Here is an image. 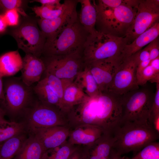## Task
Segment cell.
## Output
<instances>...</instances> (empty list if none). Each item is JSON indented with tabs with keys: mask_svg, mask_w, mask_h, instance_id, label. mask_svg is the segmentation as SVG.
Wrapping results in <instances>:
<instances>
[{
	"mask_svg": "<svg viewBox=\"0 0 159 159\" xmlns=\"http://www.w3.org/2000/svg\"><path fill=\"white\" fill-rule=\"evenodd\" d=\"M69 0H65L59 6L42 5L32 8L37 16L42 19H50L61 15L66 9Z\"/></svg>",
	"mask_w": 159,
	"mask_h": 159,
	"instance_id": "28",
	"label": "cell"
},
{
	"mask_svg": "<svg viewBox=\"0 0 159 159\" xmlns=\"http://www.w3.org/2000/svg\"><path fill=\"white\" fill-rule=\"evenodd\" d=\"M34 1L39 2L42 5L59 6L62 4L60 0H37Z\"/></svg>",
	"mask_w": 159,
	"mask_h": 159,
	"instance_id": "40",
	"label": "cell"
},
{
	"mask_svg": "<svg viewBox=\"0 0 159 159\" xmlns=\"http://www.w3.org/2000/svg\"><path fill=\"white\" fill-rule=\"evenodd\" d=\"M87 96L74 81L65 89L62 100V111L65 114L73 106L82 102Z\"/></svg>",
	"mask_w": 159,
	"mask_h": 159,
	"instance_id": "25",
	"label": "cell"
},
{
	"mask_svg": "<svg viewBox=\"0 0 159 159\" xmlns=\"http://www.w3.org/2000/svg\"><path fill=\"white\" fill-rule=\"evenodd\" d=\"M148 81L152 83H159V73L156 72L149 64L143 70L137 82L139 86L145 84Z\"/></svg>",
	"mask_w": 159,
	"mask_h": 159,
	"instance_id": "32",
	"label": "cell"
},
{
	"mask_svg": "<svg viewBox=\"0 0 159 159\" xmlns=\"http://www.w3.org/2000/svg\"><path fill=\"white\" fill-rule=\"evenodd\" d=\"M112 136L114 141L112 149L120 155L131 152H138L159 138V133L148 121L121 123Z\"/></svg>",
	"mask_w": 159,
	"mask_h": 159,
	"instance_id": "3",
	"label": "cell"
},
{
	"mask_svg": "<svg viewBox=\"0 0 159 159\" xmlns=\"http://www.w3.org/2000/svg\"><path fill=\"white\" fill-rule=\"evenodd\" d=\"M150 65L158 73H159V57L150 61Z\"/></svg>",
	"mask_w": 159,
	"mask_h": 159,
	"instance_id": "42",
	"label": "cell"
},
{
	"mask_svg": "<svg viewBox=\"0 0 159 159\" xmlns=\"http://www.w3.org/2000/svg\"><path fill=\"white\" fill-rule=\"evenodd\" d=\"M120 62L118 59H108L85 65L95 80L100 93L108 92Z\"/></svg>",
	"mask_w": 159,
	"mask_h": 159,
	"instance_id": "14",
	"label": "cell"
},
{
	"mask_svg": "<svg viewBox=\"0 0 159 159\" xmlns=\"http://www.w3.org/2000/svg\"><path fill=\"white\" fill-rule=\"evenodd\" d=\"M148 47L150 61L159 57V37L152 41L148 45Z\"/></svg>",
	"mask_w": 159,
	"mask_h": 159,
	"instance_id": "36",
	"label": "cell"
},
{
	"mask_svg": "<svg viewBox=\"0 0 159 159\" xmlns=\"http://www.w3.org/2000/svg\"><path fill=\"white\" fill-rule=\"evenodd\" d=\"M22 59L18 51L6 53L0 57V75L2 77L14 75L22 66Z\"/></svg>",
	"mask_w": 159,
	"mask_h": 159,
	"instance_id": "22",
	"label": "cell"
},
{
	"mask_svg": "<svg viewBox=\"0 0 159 159\" xmlns=\"http://www.w3.org/2000/svg\"><path fill=\"white\" fill-rule=\"evenodd\" d=\"M104 4L112 8L117 7L124 4V0H100Z\"/></svg>",
	"mask_w": 159,
	"mask_h": 159,
	"instance_id": "38",
	"label": "cell"
},
{
	"mask_svg": "<svg viewBox=\"0 0 159 159\" xmlns=\"http://www.w3.org/2000/svg\"><path fill=\"white\" fill-rule=\"evenodd\" d=\"M103 133L102 129L97 126L82 125L70 129L67 140L74 145H86L94 142Z\"/></svg>",
	"mask_w": 159,
	"mask_h": 159,
	"instance_id": "18",
	"label": "cell"
},
{
	"mask_svg": "<svg viewBox=\"0 0 159 159\" xmlns=\"http://www.w3.org/2000/svg\"><path fill=\"white\" fill-rule=\"evenodd\" d=\"M32 88L34 94L41 102L56 107L62 111L60 101L48 85L45 77Z\"/></svg>",
	"mask_w": 159,
	"mask_h": 159,
	"instance_id": "21",
	"label": "cell"
},
{
	"mask_svg": "<svg viewBox=\"0 0 159 159\" xmlns=\"http://www.w3.org/2000/svg\"><path fill=\"white\" fill-rule=\"evenodd\" d=\"M140 51L120 61L108 92L121 96L139 88L136 72Z\"/></svg>",
	"mask_w": 159,
	"mask_h": 159,
	"instance_id": "11",
	"label": "cell"
},
{
	"mask_svg": "<svg viewBox=\"0 0 159 159\" xmlns=\"http://www.w3.org/2000/svg\"><path fill=\"white\" fill-rule=\"evenodd\" d=\"M7 26L3 15H0V33L4 32L6 30Z\"/></svg>",
	"mask_w": 159,
	"mask_h": 159,
	"instance_id": "43",
	"label": "cell"
},
{
	"mask_svg": "<svg viewBox=\"0 0 159 159\" xmlns=\"http://www.w3.org/2000/svg\"><path fill=\"white\" fill-rule=\"evenodd\" d=\"M158 115H159V83H156V92L154 95L152 106L148 119Z\"/></svg>",
	"mask_w": 159,
	"mask_h": 159,
	"instance_id": "35",
	"label": "cell"
},
{
	"mask_svg": "<svg viewBox=\"0 0 159 159\" xmlns=\"http://www.w3.org/2000/svg\"><path fill=\"white\" fill-rule=\"evenodd\" d=\"M19 12L25 15V13L23 11L15 9L5 11L3 16L7 26H14L18 24L19 20Z\"/></svg>",
	"mask_w": 159,
	"mask_h": 159,
	"instance_id": "33",
	"label": "cell"
},
{
	"mask_svg": "<svg viewBox=\"0 0 159 159\" xmlns=\"http://www.w3.org/2000/svg\"><path fill=\"white\" fill-rule=\"evenodd\" d=\"M121 96L109 92L87 96L70 108L66 114L70 129L78 126H97L104 133L112 135L122 117Z\"/></svg>",
	"mask_w": 159,
	"mask_h": 159,
	"instance_id": "1",
	"label": "cell"
},
{
	"mask_svg": "<svg viewBox=\"0 0 159 159\" xmlns=\"http://www.w3.org/2000/svg\"><path fill=\"white\" fill-rule=\"evenodd\" d=\"M27 134H19L3 143L0 148V159H13L27 138Z\"/></svg>",
	"mask_w": 159,
	"mask_h": 159,
	"instance_id": "26",
	"label": "cell"
},
{
	"mask_svg": "<svg viewBox=\"0 0 159 159\" xmlns=\"http://www.w3.org/2000/svg\"><path fill=\"white\" fill-rule=\"evenodd\" d=\"M22 117L28 133L38 129L52 127H69L64 113L56 107L42 103L38 99L35 100Z\"/></svg>",
	"mask_w": 159,
	"mask_h": 159,
	"instance_id": "7",
	"label": "cell"
},
{
	"mask_svg": "<svg viewBox=\"0 0 159 159\" xmlns=\"http://www.w3.org/2000/svg\"><path fill=\"white\" fill-rule=\"evenodd\" d=\"M2 144H0V148L1 146V145Z\"/></svg>",
	"mask_w": 159,
	"mask_h": 159,
	"instance_id": "48",
	"label": "cell"
},
{
	"mask_svg": "<svg viewBox=\"0 0 159 159\" xmlns=\"http://www.w3.org/2000/svg\"><path fill=\"white\" fill-rule=\"evenodd\" d=\"M78 3V0H69L66 9L59 16L52 19L38 20L40 30L46 40L52 38L66 26L78 19L76 10Z\"/></svg>",
	"mask_w": 159,
	"mask_h": 159,
	"instance_id": "13",
	"label": "cell"
},
{
	"mask_svg": "<svg viewBox=\"0 0 159 159\" xmlns=\"http://www.w3.org/2000/svg\"><path fill=\"white\" fill-rule=\"evenodd\" d=\"M79 145L72 144L67 140L59 146L47 151L46 159H68Z\"/></svg>",
	"mask_w": 159,
	"mask_h": 159,
	"instance_id": "29",
	"label": "cell"
},
{
	"mask_svg": "<svg viewBox=\"0 0 159 159\" xmlns=\"http://www.w3.org/2000/svg\"><path fill=\"white\" fill-rule=\"evenodd\" d=\"M81 5L79 21L85 29L89 33L95 32L97 20V11L92 2L90 0H78Z\"/></svg>",
	"mask_w": 159,
	"mask_h": 159,
	"instance_id": "23",
	"label": "cell"
},
{
	"mask_svg": "<svg viewBox=\"0 0 159 159\" xmlns=\"http://www.w3.org/2000/svg\"><path fill=\"white\" fill-rule=\"evenodd\" d=\"M122 159H130V158H129L127 157H126L125 156H123L122 157Z\"/></svg>",
	"mask_w": 159,
	"mask_h": 159,
	"instance_id": "47",
	"label": "cell"
},
{
	"mask_svg": "<svg viewBox=\"0 0 159 159\" xmlns=\"http://www.w3.org/2000/svg\"><path fill=\"white\" fill-rule=\"evenodd\" d=\"M46 78L48 85L53 90L60 100L62 108V100L64 90L66 87L73 81L61 79L47 73H45Z\"/></svg>",
	"mask_w": 159,
	"mask_h": 159,
	"instance_id": "30",
	"label": "cell"
},
{
	"mask_svg": "<svg viewBox=\"0 0 159 159\" xmlns=\"http://www.w3.org/2000/svg\"><path fill=\"white\" fill-rule=\"evenodd\" d=\"M22 61L20 78L26 85L31 87L40 80L45 70L44 64L42 58L28 53H26Z\"/></svg>",
	"mask_w": 159,
	"mask_h": 159,
	"instance_id": "16",
	"label": "cell"
},
{
	"mask_svg": "<svg viewBox=\"0 0 159 159\" xmlns=\"http://www.w3.org/2000/svg\"><path fill=\"white\" fill-rule=\"evenodd\" d=\"M154 95L148 89L138 88L120 96L122 114L120 123L148 121Z\"/></svg>",
	"mask_w": 159,
	"mask_h": 159,
	"instance_id": "8",
	"label": "cell"
},
{
	"mask_svg": "<svg viewBox=\"0 0 159 159\" xmlns=\"http://www.w3.org/2000/svg\"><path fill=\"white\" fill-rule=\"evenodd\" d=\"M159 35L158 22L138 36L131 43L125 45L122 51L120 60L129 57L141 50L144 47L158 37Z\"/></svg>",
	"mask_w": 159,
	"mask_h": 159,
	"instance_id": "19",
	"label": "cell"
},
{
	"mask_svg": "<svg viewBox=\"0 0 159 159\" xmlns=\"http://www.w3.org/2000/svg\"><path fill=\"white\" fill-rule=\"evenodd\" d=\"M48 153L33 135L29 134L13 159H46Z\"/></svg>",
	"mask_w": 159,
	"mask_h": 159,
	"instance_id": "20",
	"label": "cell"
},
{
	"mask_svg": "<svg viewBox=\"0 0 159 159\" xmlns=\"http://www.w3.org/2000/svg\"><path fill=\"white\" fill-rule=\"evenodd\" d=\"M126 44V41L123 37L97 31L89 34L82 51L85 64L108 59L120 60L122 50Z\"/></svg>",
	"mask_w": 159,
	"mask_h": 159,
	"instance_id": "4",
	"label": "cell"
},
{
	"mask_svg": "<svg viewBox=\"0 0 159 159\" xmlns=\"http://www.w3.org/2000/svg\"><path fill=\"white\" fill-rule=\"evenodd\" d=\"M70 130L67 126H57L38 129L28 134L34 135L47 151L59 146L66 141Z\"/></svg>",
	"mask_w": 159,
	"mask_h": 159,
	"instance_id": "15",
	"label": "cell"
},
{
	"mask_svg": "<svg viewBox=\"0 0 159 159\" xmlns=\"http://www.w3.org/2000/svg\"><path fill=\"white\" fill-rule=\"evenodd\" d=\"M159 21V0H139L134 19L123 37L126 44Z\"/></svg>",
	"mask_w": 159,
	"mask_h": 159,
	"instance_id": "10",
	"label": "cell"
},
{
	"mask_svg": "<svg viewBox=\"0 0 159 159\" xmlns=\"http://www.w3.org/2000/svg\"><path fill=\"white\" fill-rule=\"evenodd\" d=\"M150 59L140 62L137 66L136 69V80L138 79L145 69L149 64Z\"/></svg>",
	"mask_w": 159,
	"mask_h": 159,
	"instance_id": "37",
	"label": "cell"
},
{
	"mask_svg": "<svg viewBox=\"0 0 159 159\" xmlns=\"http://www.w3.org/2000/svg\"><path fill=\"white\" fill-rule=\"evenodd\" d=\"M74 82L88 96H95L101 93L95 80L86 66L85 65L77 74Z\"/></svg>",
	"mask_w": 159,
	"mask_h": 159,
	"instance_id": "24",
	"label": "cell"
},
{
	"mask_svg": "<svg viewBox=\"0 0 159 159\" xmlns=\"http://www.w3.org/2000/svg\"><path fill=\"white\" fill-rule=\"evenodd\" d=\"M122 158L121 155L117 154L112 149L109 159H122Z\"/></svg>",
	"mask_w": 159,
	"mask_h": 159,
	"instance_id": "45",
	"label": "cell"
},
{
	"mask_svg": "<svg viewBox=\"0 0 159 159\" xmlns=\"http://www.w3.org/2000/svg\"><path fill=\"white\" fill-rule=\"evenodd\" d=\"M82 51L67 55L44 56L42 58L45 67L44 72L61 79L74 81L85 66Z\"/></svg>",
	"mask_w": 159,
	"mask_h": 159,
	"instance_id": "9",
	"label": "cell"
},
{
	"mask_svg": "<svg viewBox=\"0 0 159 159\" xmlns=\"http://www.w3.org/2000/svg\"><path fill=\"white\" fill-rule=\"evenodd\" d=\"M92 2L97 11L96 30L123 37L134 19L138 1L125 0L124 4L115 8L104 4L100 0Z\"/></svg>",
	"mask_w": 159,
	"mask_h": 159,
	"instance_id": "2",
	"label": "cell"
},
{
	"mask_svg": "<svg viewBox=\"0 0 159 159\" xmlns=\"http://www.w3.org/2000/svg\"><path fill=\"white\" fill-rule=\"evenodd\" d=\"M130 159H159V142L149 143Z\"/></svg>",
	"mask_w": 159,
	"mask_h": 159,
	"instance_id": "31",
	"label": "cell"
},
{
	"mask_svg": "<svg viewBox=\"0 0 159 159\" xmlns=\"http://www.w3.org/2000/svg\"><path fill=\"white\" fill-rule=\"evenodd\" d=\"M5 114L3 110L0 107V121L5 119L4 115Z\"/></svg>",
	"mask_w": 159,
	"mask_h": 159,
	"instance_id": "46",
	"label": "cell"
},
{
	"mask_svg": "<svg viewBox=\"0 0 159 159\" xmlns=\"http://www.w3.org/2000/svg\"><path fill=\"white\" fill-rule=\"evenodd\" d=\"M4 90V98L0 102L5 113L13 119L22 117L35 101L32 87L20 77H13L5 81Z\"/></svg>",
	"mask_w": 159,
	"mask_h": 159,
	"instance_id": "6",
	"label": "cell"
},
{
	"mask_svg": "<svg viewBox=\"0 0 159 159\" xmlns=\"http://www.w3.org/2000/svg\"><path fill=\"white\" fill-rule=\"evenodd\" d=\"M150 53L148 45L144 49L140 51L139 56L138 59L139 63L143 61L149 59Z\"/></svg>",
	"mask_w": 159,
	"mask_h": 159,
	"instance_id": "39",
	"label": "cell"
},
{
	"mask_svg": "<svg viewBox=\"0 0 159 159\" xmlns=\"http://www.w3.org/2000/svg\"><path fill=\"white\" fill-rule=\"evenodd\" d=\"M68 159H83L81 145H79L78 148Z\"/></svg>",
	"mask_w": 159,
	"mask_h": 159,
	"instance_id": "41",
	"label": "cell"
},
{
	"mask_svg": "<svg viewBox=\"0 0 159 159\" xmlns=\"http://www.w3.org/2000/svg\"><path fill=\"white\" fill-rule=\"evenodd\" d=\"M22 4L23 1L20 0H0V8L5 11L15 9L23 11L19 9Z\"/></svg>",
	"mask_w": 159,
	"mask_h": 159,
	"instance_id": "34",
	"label": "cell"
},
{
	"mask_svg": "<svg viewBox=\"0 0 159 159\" xmlns=\"http://www.w3.org/2000/svg\"><path fill=\"white\" fill-rule=\"evenodd\" d=\"M27 133L23 122L9 121L5 119L0 121V144L17 135Z\"/></svg>",
	"mask_w": 159,
	"mask_h": 159,
	"instance_id": "27",
	"label": "cell"
},
{
	"mask_svg": "<svg viewBox=\"0 0 159 159\" xmlns=\"http://www.w3.org/2000/svg\"><path fill=\"white\" fill-rule=\"evenodd\" d=\"M2 77L0 75V102L4 98V90L2 81Z\"/></svg>",
	"mask_w": 159,
	"mask_h": 159,
	"instance_id": "44",
	"label": "cell"
},
{
	"mask_svg": "<svg viewBox=\"0 0 159 159\" xmlns=\"http://www.w3.org/2000/svg\"><path fill=\"white\" fill-rule=\"evenodd\" d=\"M114 141L112 135L103 133L94 142L81 145L83 159H109Z\"/></svg>",
	"mask_w": 159,
	"mask_h": 159,
	"instance_id": "17",
	"label": "cell"
},
{
	"mask_svg": "<svg viewBox=\"0 0 159 159\" xmlns=\"http://www.w3.org/2000/svg\"><path fill=\"white\" fill-rule=\"evenodd\" d=\"M11 34L18 47L26 53L31 54L39 57L42 54L46 38L34 22L23 23L13 30Z\"/></svg>",
	"mask_w": 159,
	"mask_h": 159,
	"instance_id": "12",
	"label": "cell"
},
{
	"mask_svg": "<svg viewBox=\"0 0 159 159\" xmlns=\"http://www.w3.org/2000/svg\"><path fill=\"white\" fill-rule=\"evenodd\" d=\"M89 34L78 18L46 40L42 54L45 56L64 55L83 51Z\"/></svg>",
	"mask_w": 159,
	"mask_h": 159,
	"instance_id": "5",
	"label": "cell"
}]
</instances>
